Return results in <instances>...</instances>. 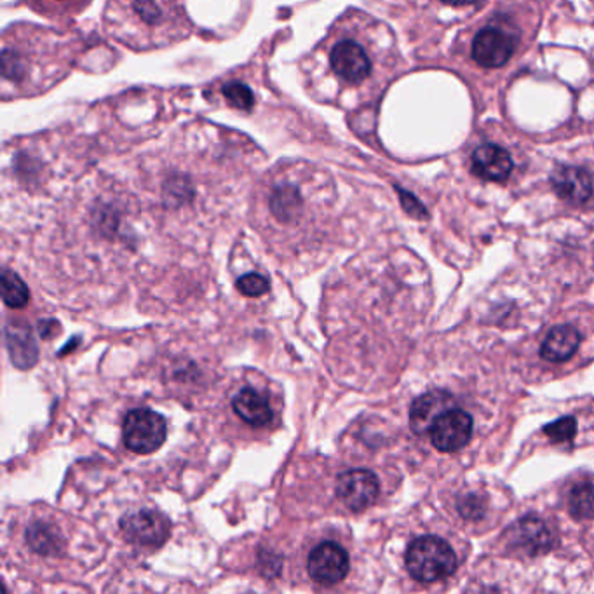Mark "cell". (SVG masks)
Returning <instances> with one entry per match:
<instances>
[{"label":"cell","instance_id":"obj_1","mask_svg":"<svg viewBox=\"0 0 594 594\" xmlns=\"http://www.w3.org/2000/svg\"><path fill=\"white\" fill-rule=\"evenodd\" d=\"M85 51L77 33L33 23L9 25L2 33V100H25L51 91L72 74Z\"/></svg>","mask_w":594,"mask_h":594},{"label":"cell","instance_id":"obj_2","mask_svg":"<svg viewBox=\"0 0 594 594\" xmlns=\"http://www.w3.org/2000/svg\"><path fill=\"white\" fill-rule=\"evenodd\" d=\"M354 17L337 21L300 65L305 91L320 104L342 105L352 91L367 88L376 76L370 45Z\"/></svg>","mask_w":594,"mask_h":594},{"label":"cell","instance_id":"obj_3","mask_svg":"<svg viewBox=\"0 0 594 594\" xmlns=\"http://www.w3.org/2000/svg\"><path fill=\"white\" fill-rule=\"evenodd\" d=\"M91 144L68 128L51 129L6 142L4 178L37 191L52 178L77 175L91 163Z\"/></svg>","mask_w":594,"mask_h":594},{"label":"cell","instance_id":"obj_4","mask_svg":"<svg viewBox=\"0 0 594 594\" xmlns=\"http://www.w3.org/2000/svg\"><path fill=\"white\" fill-rule=\"evenodd\" d=\"M104 30L124 48L150 52L184 42L194 25L179 0H107Z\"/></svg>","mask_w":594,"mask_h":594},{"label":"cell","instance_id":"obj_5","mask_svg":"<svg viewBox=\"0 0 594 594\" xmlns=\"http://www.w3.org/2000/svg\"><path fill=\"white\" fill-rule=\"evenodd\" d=\"M405 562L411 577L423 584L439 583L457 571L454 547L436 535L416 538L408 546Z\"/></svg>","mask_w":594,"mask_h":594},{"label":"cell","instance_id":"obj_6","mask_svg":"<svg viewBox=\"0 0 594 594\" xmlns=\"http://www.w3.org/2000/svg\"><path fill=\"white\" fill-rule=\"evenodd\" d=\"M166 435H168L166 419L148 408H135L123 422L124 445L133 454H154L163 447Z\"/></svg>","mask_w":594,"mask_h":594},{"label":"cell","instance_id":"obj_7","mask_svg":"<svg viewBox=\"0 0 594 594\" xmlns=\"http://www.w3.org/2000/svg\"><path fill=\"white\" fill-rule=\"evenodd\" d=\"M126 541L142 547H160L169 537V523L154 510H136L120 519Z\"/></svg>","mask_w":594,"mask_h":594},{"label":"cell","instance_id":"obj_8","mask_svg":"<svg viewBox=\"0 0 594 594\" xmlns=\"http://www.w3.org/2000/svg\"><path fill=\"white\" fill-rule=\"evenodd\" d=\"M349 555L337 543H323L315 546L309 555L308 571L314 583L321 586H335L349 574Z\"/></svg>","mask_w":594,"mask_h":594},{"label":"cell","instance_id":"obj_9","mask_svg":"<svg viewBox=\"0 0 594 594\" xmlns=\"http://www.w3.org/2000/svg\"><path fill=\"white\" fill-rule=\"evenodd\" d=\"M429 436L435 448L444 454L462 450L471 441L473 417L459 408H450L436 419Z\"/></svg>","mask_w":594,"mask_h":594},{"label":"cell","instance_id":"obj_10","mask_svg":"<svg viewBox=\"0 0 594 594\" xmlns=\"http://www.w3.org/2000/svg\"><path fill=\"white\" fill-rule=\"evenodd\" d=\"M379 491V478L368 469H351L337 479V497L351 510H364L373 506Z\"/></svg>","mask_w":594,"mask_h":594},{"label":"cell","instance_id":"obj_11","mask_svg":"<svg viewBox=\"0 0 594 594\" xmlns=\"http://www.w3.org/2000/svg\"><path fill=\"white\" fill-rule=\"evenodd\" d=\"M516 40L499 29H485L473 42V58L485 68H499L509 61L515 52Z\"/></svg>","mask_w":594,"mask_h":594},{"label":"cell","instance_id":"obj_12","mask_svg":"<svg viewBox=\"0 0 594 594\" xmlns=\"http://www.w3.org/2000/svg\"><path fill=\"white\" fill-rule=\"evenodd\" d=\"M555 535L543 519L525 518L510 532V544L527 555H543L555 547Z\"/></svg>","mask_w":594,"mask_h":594},{"label":"cell","instance_id":"obj_13","mask_svg":"<svg viewBox=\"0 0 594 594\" xmlns=\"http://www.w3.org/2000/svg\"><path fill=\"white\" fill-rule=\"evenodd\" d=\"M454 408V398L445 391H431L419 396L410 408V426L416 435H429L432 423L445 411Z\"/></svg>","mask_w":594,"mask_h":594},{"label":"cell","instance_id":"obj_14","mask_svg":"<svg viewBox=\"0 0 594 594\" xmlns=\"http://www.w3.org/2000/svg\"><path fill=\"white\" fill-rule=\"evenodd\" d=\"M551 185L566 203H587L593 196V178L590 173L575 166H563L551 175Z\"/></svg>","mask_w":594,"mask_h":594},{"label":"cell","instance_id":"obj_15","mask_svg":"<svg viewBox=\"0 0 594 594\" xmlns=\"http://www.w3.org/2000/svg\"><path fill=\"white\" fill-rule=\"evenodd\" d=\"M473 172L488 182H506L513 172V159L503 147L481 145L473 154Z\"/></svg>","mask_w":594,"mask_h":594},{"label":"cell","instance_id":"obj_16","mask_svg":"<svg viewBox=\"0 0 594 594\" xmlns=\"http://www.w3.org/2000/svg\"><path fill=\"white\" fill-rule=\"evenodd\" d=\"M232 408L241 420L253 427H267L274 419L267 396L252 387L237 392L236 398L232 399Z\"/></svg>","mask_w":594,"mask_h":594},{"label":"cell","instance_id":"obj_17","mask_svg":"<svg viewBox=\"0 0 594 594\" xmlns=\"http://www.w3.org/2000/svg\"><path fill=\"white\" fill-rule=\"evenodd\" d=\"M92 0H23V4L39 17L68 27L91 6Z\"/></svg>","mask_w":594,"mask_h":594},{"label":"cell","instance_id":"obj_18","mask_svg":"<svg viewBox=\"0 0 594 594\" xmlns=\"http://www.w3.org/2000/svg\"><path fill=\"white\" fill-rule=\"evenodd\" d=\"M581 340L583 337L571 324L553 328L544 340L541 356L551 363H563L578 351Z\"/></svg>","mask_w":594,"mask_h":594},{"label":"cell","instance_id":"obj_19","mask_svg":"<svg viewBox=\"0 0 594 594\" xmlns=\"http://www.w3.org/2000/svg\"><path fill=\"white\" fill-rule=\"evenodd\" d=\"M6 343H8L9 356L14 367L20 370H29L39 359V349H37L36 339L32 331L27 327L9 324L6 330Z\"/></svg>","mask_w":594,"mask_h":594},{"label":"cell","instance_id":"obj_20","mask_svg":"<svg viewBox=\"0 0 594 594\" xmlns=\"http://www.w3.org/2000/svg\"><path fill=\"white\" fill-rule=\"evenodd\" d=\"M27 544L39 555H58L64 549V537L48 523H33L27 530Z\"/></svg>","mask_w":594,"mask_h":594},{"label":"cell","instance_id":"obj_21","mask_svg":"<svg viewBox=\"0 0 594 594\" xmlns=\"http://www.w3.org/2000/svg\"><path fill=\"white\" fill-rule=\"evenodd\" d=\"M2 299L11 309H21L29 303L30 292L27 284L20 280V275L6 269L2 272Z\"/></svg>","mask_w":594,"mask_h":594},{"label":"cell","instance_id":"obj_22","mask_svg":"<svg viewBox=\"0 0 594 594\" xmlns=\"http://www.w3.org/2000/svg\"><path fill=\"white\" fill-rule=\"evenodd\" d=\"M568 509H571L572 518L577 522H586V519L594 518V485L584 483V485H577L572 490L571 503H568Z\"/></svg>","mask_w":594,"mask_h":594},{"label":"cell","instance_id":"obj_23","mask_svg":"<svg viewBox=\"0 0 594 594\" xmlns=\"http://www.w3.org/2000/svg\"><path fill=\"white\" fill-rule=\"evenodd\" d=\"M575 432H577V423H575L574 417H563V419L547 423L544 427V435L551 438V441H555V444L571 441V439L575 438Z\"/></svg>","mask_w":594,"mask_h":594},{"label":"cell","instance_id":"obj_24","mask_svg":"<svg viewBox=\"0 0 594 594\" xmlns=\"http://www.w3.org/2000/svg\"><path fill=\"white\" fill-rule=\"evenodd\" d=\"M236 286L244 296L256 299V296L265 295L271 284H269L265 275L259 274V272H250V274L241 275Z\"/></svg>","mask_w":594,"mask_h":594},{"label":"cell","instance_id":"obj_25","mask_svg":"<svg viewBox=\"0 0 594 594\" xmlns=\"http://www.w3.org/2000/svg\"><path fill=\"white\" fill-rule=\"evenodd\" d=\"M401 196H403L405 210H407L410 215L419 216V218H426V208H423L422 204H420L416 197L410 196V194H407V192H401Z\"/></svg>","mask_w":594,"mask_h":594},{"label":"cell","instance_id":"obj_26","mask_svg":"<svg viewBox=\"0 0 594 594\" xmlns=\"http://www.w3.org/2000/svg\"><path fill=\"white\" fill-rule=\"evenodd\" d=\"M441 2H447V4L451 6H467L473 4L476 0H441Z\"/></svg>","mask_w":594,"mask_h":594}]
</instances>
